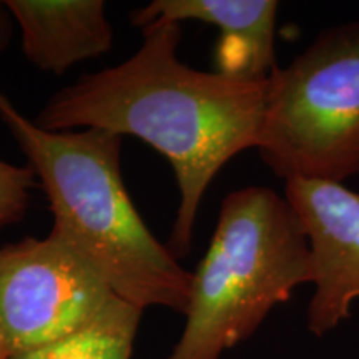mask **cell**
<instances>
[{
    "mask_svg": "<svg viewBox=\"0 0 359 359\" xmlns=\"http://www.w3.org/2000/svg\"><path fill=\"white\" fill-rule=\"evenodd\" d=\"M180 39V24L145 27L132 57L58 90L35 125L48 132L100 128L133 135L160 151L172 163L180 190L168 248L185 257L206 188L233 156L258 147L268 80L191 69L177 57Z\"/></svg>",
    "mask_w": 359,
    "mask_h": 359,
    "instance_id": "6da1fadb",
    "label": "cell"
},
{
    "mask_svg": "<svg viewBox=\"0 0 359 359\" xmlns=\"http://www.w3.org/2000/svg\"><path fill=\"white\" fill-rule=\"evenodd\" d=\"M13 34V17L6 2H0V53L8 47Z\"/></svg>",
    "mask_w": 359,
    "mask_h": 359,
    "instance_id": "8fae6325",
    "label": "cell"
},
{
    "mask_svg": "<svg viewBox=\"0 0 359 359\" xmlns=\"http://www.w3.org/2000/svg\"><path fill=\"white\" fill-rule=\"evenodd\" d=\"M285 196L302 219L311 251L308 330L323 336L348 320L359 299V193L343 183L291 178Z\"/></svg>",
    "mask_w": 359,
    "mask_h": 359,
    "instance_id": "8992f818",
    "label": "cell"
},
{
    "mask_svg": "<svg viewBox=\"0 0 359 359\" xmlns=\"http://www.w3.org/2000/svg\"><path fill=\"white\" fill-rule=\"evenodd\" d=\"M114 296L100 268L55 228L0 248V331L11 356L75 333Z\"/></svg>",
    "mask_w": 359,
    "mask_h": 359,
    "instance_id": "5b68a950",
    "label": "cell"
},
{
    "mask_svg": "<svg viewBox=\"0 0 359 359\" xmlns=\"http://www.w3.org/2000/svg\"><path fill=\"white\" fill-rule=\"evenodd\" d=\"M143 309L114 296L87 326L11 359H130Z\"/></svg>",
    "mask_w": 359,
    "mask_h": 359,
    "instance_id": "9c48e42d",
    "label": "cell"
},
{
    "mask_svg": "<svg viewBox=\"0 0 359 359\" xmlns=\"http://www.w3.org/2000/svg\"><path fill=\"white\" fill-rule=\"evenodd\" d=\"M0 359H11V351H8L2 331H0Z\"/></svg>",
    "mask_w": 359,
    "mask_h": 359,
    "instance_id": "7c38bea8",
    "label": "cell"
},
{
    "mask_svg": "<svg viewBox=\"0 0 359 359\" xmlns=\"http://www.w3.org/2000/svg\"><path fill=\"white\" fill-rule=\"evenodd\" d=\"M34 170L0 160V230L24 219L35 187Z\"/></svg>",
    "mask_w": 359,
    "mask_h": 359,
    "instance_id": "30bf717a",
    "label": "cell"
},
{
    "mask_svg": "<svg viewBox=\"0 0 359 359\" xmlns=\"http://www.w3.org/2000/svg\"><path fill=\"white\" fill-rule=\"evenodd\" d=\"M306 283L309 241L286 196L266 187L231 191L193 273L185 327L168 359H219Z\"/></svg>",
    "mask_w": 359,
    "mask_h": 359,
    "instance_id": "3957f363",
    "label": "cell"
},
{
    "mask_svg": "<svg viewBox=\"0 0 359 359\" xmlns=\"http://www.w3.org/2000/svg\"><path fill=\"white\" fill-rule=\"evenodd\" d=\"M257 150L285 182L359 173V22L325 30L273 72Z\"/></svg>",
    "mask_w": 359,
    "mask_h": 359,
    "instance_id": "277c9868",
    "label": "cell"
},
{
    "mask_svg": "<svg viewBox=\"0 0 359 359\" xmlns=\"http://www.w3.org/2000/svg\"><path fill=\"white\" fill-rule=\"evenodd\" d=\"M0 118L42 183L53 228L100 268L114 293L140 309L185 314L193 273L156 240L130 200L120 168L123 137L100 128L48 132L2 92Z\"/></svg>",
    "mask_w": 359,
    "mask_h": 359,
    "instance_id": "7a4b0ae2",
    "label": "cell"
},
{
    "mask_svg": "<svg viewBox=\"0 0 359 359\" xmlns=\"http://www.w3.org/2000/svg\"><path fill=\"white\" fill-rule=\"evenodd\" d=\"M275 0H154L137 8L130 22L143 30L154 24L205 22L219 30L217 72L240 80L263 82L278 69L275 53Z\"/></svg>",
    "mask_w": 359,
    "mask_h": 359,
    "instance_id": "52a82bcc",
    "label": "cell"
},
{
    "mask_svg": "<svg viewBox=\"0 0 359 359\" xmlns=\"http://www.w3.org/2000/svg\"><path fill=\"white\" fill-rule=\"evenodd\" d=\"M30 64L53 75L103 55L114 43L103 0H7Z\"/></svg>",
    "mask_w": 359,
    "mask_h": 359,
    "instance_id": "ba28073f",
    "label": "cell"
}]
</instances>
